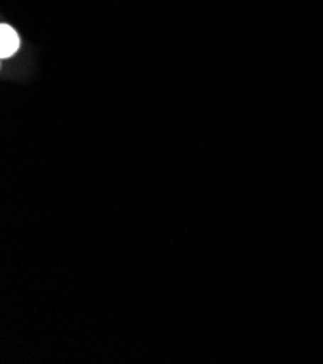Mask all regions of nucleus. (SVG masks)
<instances>
[{
  "label": "nucleus",
  "mask_w": 323,
  "mask_h": 364,
  "mask_svg": "<svg viewBox=\"0 0 323 364\" xmlns=\"http://www.w3.org/2000/svg\"><path fill=\"white\" fill-rule=\"evenodd\" d=\"M19 46L21 40L15 29L6 23L0 26V57L9 58L18 51Z\"/></svg>",
  "instance_id": "obj_1"
}]
</instances>
